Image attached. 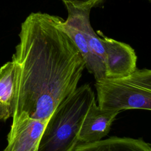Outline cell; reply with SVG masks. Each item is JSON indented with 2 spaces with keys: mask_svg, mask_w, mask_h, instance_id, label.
Masks as SVG:
<instances>
[{
  "mask_svg": "<svg viewBox=\"0 0 151 151\" xmlns=\"http://www.w3.org/2000/svg\"><path fill=\"white\" fill-rule=\"evenodd\" d=\"M61 17L31 13L22 23L13 54L17 67L15 117L48 121L58 105L73 93L86 68L73 41L63 29Z\"/></svg>",
  "mask_w": 151,
  "mask_h": 151,
  "instance_id": "cell-1",
  "label": "cell"
},
{
  "mask_svg": "<svg viewBox=\"0 0 151 151\" xmlns=\"http://www.w3.org/2000/svg\"><path fill=\"white\" fill-rule=\"evenodd\" d=\"M95 100L91 87L85 84L61 101L46 123L38 151H73L84 117Z\"/></svg>",
  "mask_w": 151,
  "mask_h": 151,
  "instance_id": "cell-2",
  "label": "cell"
},
{
  "mask_svg": "<svg viewBox=\"0 0 151 151\" xmlns=\"http://www.w3.org/2000/svg\"><path fill=\"white\" fill-rule=\"evenodd\" d=\"M98 106L120 112L127 109L151 110V70L136 69L120 78L96 80Z\"/></svg>",
  "mask_w": 151,
  "mask_h": 151,
  "instance_id": "cell-3",
  "label": "cell"
},
{
  "mask_svg": "<svg viewBox=\"0 0 151 151\" xmlns=\"http://www.w3.org/2000/svg\"><path fill=\"white\" fill-rule=\"evenodd\" d=\"M68 11L61 27L76 45L88 71L96 80L105 77L104 51L100 36L93 29L90 21V9L65 6Z\"/></svg>",
  "mask_w": 151,
  "mask_h": 151,
  "instance_id": "cell-4",
  "label": "cell"
},
{
  "mask_svg": "<svg viewBox=\"0 0 151 151\" xmlns=\"http://www.w3.org/2000/svg\"><path fill=\"white\" fill-rule=\"evenodd\" d=\"M100 36L104 51L105 77L120 78L127 76L137 69V55L128 44L107 37Z\"/></svg>",
  "mask_w": 151,
  "mask_h": 151,
  "instance_id": "cell-5",
  "label": "cell"
},
{
  "mask_svg": "<svg viewBox=\"0 0 151 151\" xmlns=\"http://www.w3.org/2000/svg\"><path fill=\"white\" fill-rule=\"evenodd\" d=\"M12 119L7 135L8 145L3 151H38L47 121L32 119L25 113Z\"/></svg>",
  "mask_w": 151,
  "mask_h": 151,
  "instance_id": "cell-6",
  "label": "cell"
},
{
  "mask_svg": "<svg viewBox=\"0 0 151 151\" xmlns=\"http://www.w3.org/2000/svg\"><path fill=\"white\" fill-rule=\"evenodd\" d=\"M119 111L101 109L93 101L80 126L78 142L89 143L101 140L109 132L111 125Z\"/></svg>",
  "mask_w": 151,
  "mask_h": 151,
  "instance_id": "cell-7",
  "label": "cell"
},
{
  "mask_svg": "<svg viewBox=\"0 0 151 151\" xmlns=\"http://www.w3.org/2000/svg\"><path fill=\"white\" fill-rule=\"evenodd\" d=\"M73 151H151V146L142 139L112 136L93 142H78Z\"/></svg>",
  "mask_w": 151,
  "mask_h": 151,
  "instance_id": "cell-8",
  "label": "cell"
},
{
  "mask_svg": "<svg viewBox=\"0 0 151 151\" xmlns=\"http://www.w3.org/2000/svg\"><path fill=\"white\" fill-rule=\"evenodd\" d=\"M17 67L8 61L0 68V120L6 121L14 114L16 92Z\"/></svg>",
  "mask_w": 151,
  "mask_h": 151,
  "instance_id": "cell-9",
  "label": "cell"
},
{
  "mask_svg": "<svg viewBox=\"0 0 151 151\" xmlns=\"http://www.w3.org/2000/svg\"><path fill=\"white\" fill-rule=\"evenodd\" d=\"M65 6L81 9H90L103 2L104 0H61Z\"/></svg>",
  "mask_w": 151,
  "mask_h": 151,
  "instance_id": "cell-10",
  "label": "cell"
}]
</instances>
